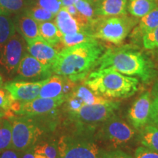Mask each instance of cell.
<instances>
[{"label":"cell","mask_w":158,"mask_h":158,"mask_svg":"<svg viewBox=\"0 0 158 158\" xmlns=\"http://www.w3.org/2000/svg\"><path fill=\"white\" fill-rule=\"evenodd\" d=\"M158 27V7L150 11L148 14L142 17L137 27L133 29L132 37H139L148 31Z\"/></svg>","instance_id":"obj_19"},{"label":"cell","mask_w":158,"mask_h":158,"mask_svg":"<svg viewBox=\"0 0 158 158\" xmlns=\"http://www.w3.org/2000/svg\"><path fill=\"white\" fill-rule=\"evenodd\" d=\"M39 32L41 38L53 46H56L60 43L62 36V34L53 21L39 23Z\"/></svg>","instance_id":"obj_20"},{"label":"cell","mask_w":158,"mask_h":158,"mask_svg":"<svg viewBox=\"0 0 158 158\" xmlns=\"http://www.w3.org/2000/svg\"><path fill=\"white\" fill-rule=\"evenodd\" d=\"M70 94L80 98L84 105L106 103V102L110 101L109 99L98 95L87 86H83V85H80L78 86H76V87L71 92Z\"/></svg>","instance_id":"obj_21"},{"label":"cell","mask_w":158,"mask_h":158,"mask_svg":"<svg viewBox=\"0 0 158 158\" xmlns=\"http://www.w3.org/2000/svg\"><path fill=\"white\" fill-rule=\"evenodd\" d=\"M12 148V124L10 119L0 118V152Z\"/></svg>","instance_id":"obj_25"},{"label":"cell","mask_w":158,"mask_h":158,"mask_svg":"<svg viewBox=\"0 0 158 158\" xmlns=\"http://www.w3.org/2000/svg\"><path fill=\"white\" fill-rule=\"evenodd\" d=\"M47 78L37 81H26L15 80L4 84V89L7 91L13 101L27 102L38 98L40 91Z\"/></svg>","instance_id":"obj_11"},{"label":"cell","mask_w":158,"mask_h":158,"mask_svg":"<svg viewBox=\"0 0 158 158\" xmlns=\"http://www.w3.org/2000/svg\"><path fill=\"white\" fill-rule=\"evenodd\" d=\"M157 59H158V56H157Z\"/></svg>","instance_id":"obj_45"},{"label":"cell","mask_w":158,"mask_h":158,"mask_svg":"<svg viewBox=\"0 0 158 158\" xmlns=\"http://www.w3.org/2000/svg\"><path fill=\"white\" fill-rule=\"evenodd\" d=\"M23 13L32 18L38 23L53 21L54 19L55 15H56L51 12L43 8V7L35 5L27 6L23 10Z\"/></svg>","instance_id":"obj_28"},{"label":"cell","mask_w":158,"mask_h":158,"mask_svg":"<svg viewBox=\"0 0 158 158\" xmlns=\"http://www.w3.org/2000/svg\"><path fill=\"white\" fill-rule=\"evenodd\" d=\"M21 158H35L34 149L31 148L24 152H21Z\"/></svg>","instance_id":"obj_37"},{"label":"cell","mask_w":158,"mask_h":158,"mask_svg":"<svg viewBox=\"0 0 158 158\" xmlns=\"http://www.w3.org/2000/svg\"><path fill=\"white\" fill-rule=\"evenodd\" d=\"M140 141L143 147L158 152V127L153 125L145 126L141 132Z\"/></svg>","instance_id":"obj_23"},{"label":"cell","mask_w":158,"mask_h":158,"mask_svg":"<svg viewBox=\"0 0 158 158\" xmlns=\"http://www.w3.org/2000/svg\"><path fill=\"white\" fill-rule=\"evenodd\" d=\"M105 122L102 135L114 147L127 143L133 138L135 132L125 122L110 117Z\"/></svg>","instance_id":"obj_10"},{"label":"cell","mask_w":158,"mask_h":158,"mask_svg":"<svg viewBox=\"0 0 158 158\" xmlns=\"http://www.w3.org/2000/svg\"><path fill=\"white\" fill-rule=\"evenodd\" d=\"M64 98H43L38 97L27 102L13 101L11 110L21 116H36L51 113L63 102Z\"/></svg>","instance_id":"obj_9"},{"label":"cell","mask_w":158,"mask_h":158,"mask_svg":"<svg viewBox=\"0 0 158 158\" xmlns=\"http://www.w3.org/2000/svg\"><path fill=\"white\" fill-rule=\"evenodd\" d=\"M92 1V2L94 4V5H95V4H97L98 2H99L100 1H101V0H91Z\"/></svg>","instance_id":"obj_44"},{"label":"cell","mask_w":158,"mask_h":158,"mask_svg":"<svg viewBox=\"0 0 158 158\" xmlns=\"http://www.w3.org/2000/svg\"><path fill=\"white\" fill-rule=\"evenodd\" d=\"M75 83L66 77L55 74L46 79L40 91L39 97L43 98H63L66 100L76 87Z\"/></svg>","instance_id":"obj_12"},{"label":"cell","mask_w":158,"mask_h":158,"mask_svg":"<svg viewBox=\"0 0 158 158\" xmlns=\"http://www.w3.org/2000/svg\"><path fill=\"white\" fill-rule=\"evenodd\" d=\"M5 115H6V114H5V112H2L0 110V118H3L4 116H5Z\"/></svg>","instance_id":"obj_43"},{"label":"cell","mask_w":158,"mask_h":158,"mask_svg":"<svg viewBox=\"0 0 158 158\" xmlns=\"http://www.w3.org/2000/svg\"><path fill=\"white\" fill-rule=\"evenodd\" d=\"M151 94L146 92L136 99L128 112V117L135 128L145 125L150 118L152 108Z\"/></svg>","instance_id":"obj_14"},{"label":"cell","mask_w":158,"mask_h":158,"mask_svg":"<svg viewBox=\"0 0 158 158\" xmlns=\"http://www.w3.org/2000/svg\"><path fill=\"white\" fill-rule=\"evenodd\" d=\"M93 35L89 31H81V32L74 33L70 35H63L61 37L60 43H62L63 45L67 47L73 46V45L80 44V43L90 42V41L95 40Z\"/></svg>","instance_id":"obj_24"},{"label":"cell","mask_w":158,"mask_h":158,"mask_svg":"<svg viewBox=\"0 0 158 158\" xmlns=\"http://www.w3.org/2000/svg\"><path fill=\"white\" fill-rule=\"evenodd\" d=\"M4 81H3V78L2 76L1 73H0V88H3L4 87Z\"/></svg>","instance_id":"obj_42"},{"label":"cell","mask_w":158,"mask_h":158,"mask_svg":"<svg viewBox=\"0 0 158 158\" xmlns=\"http://www.w3.org/2000/svg\"><path fill=\"white\" fill-rule=\"evenodd\" d=\"M74 5L80 14L89 22L91 27V25L98 17L94 12V4L91 0H76Z\"/></svg>","instance_id":"obj_29"},{"label":"cell","mask_w":158,"mask_h":158,"mask_svg":"<svg viewBox=\"0 0 158 158\" xmlns=\"http://www.w3.org/2000/svg\"><path fill=\"white\" fill-rule=\"evenodd\" d=\"M12 124V149L24 152L42 141L47 129L29 116H10Z\"/></svg>","instance_id":"obj_5"},{"label":"cell","mask_w":158,"mask_h":158,"mask_svg":"<svg viewBox=\"0 0 158 158\" xmlns=\"http://www.w3.org/2000/svg\"><path fill=\"white\" fill-rule=\"evenodd\" d=\"M26 49L27 42L17 31L5 43L0 45V66L7 74L15 73Z\"/></svg>","instance_id":"obj_7"},{"label":"cell","mask_w":158,"mask_h":158,"mask_svg":"<svg viewBox=\"0 0 158 158\" xmlns=\"http://www.w3.org/2000/svg\"><path fill=\"white\" fill-rule=\"evenodd\" d=\"M137 21L127 15L111 17L98 16L90 27L94 38L101 39L114 44H119L127 37Z\"/></svg>","instance_id":"obj_4"},{"label":"cell","mask_w":158,"mask_h":158,"mask_svg":"<svg viewBox=\"0 0 158 158\" xmlns=\"http://www.w3.org/2000/svg\"><path fill=\"white\" fill-rule=\"evenodd\" d=\"M157 7L155 0H130L127 5L129 13L133 16L142 18Z\"/></svg>","instance_id":"obj_22"},{"label":"cell","mask_w":158,"mask_h":158,"mask_svg":"<svg viewBox=\"0 0 158 158\" xmlns=\"http://www.w3.org/2000/svg\"><path fill=\"white\" fill-rule=\"evenodd\" d=\"M142 40L146 49L152 50L158 48V27L144 34Z\"/></svg>","instance_id":"obj_32"},{"label":"cell","mask_w":158,"mask_h":158,"mask_svg":"<svg viewBox=\"0 0 158 158\" xmlns=\"http://www.w3.org/2000/svg\"><path fill=\"white\" fill-rule=\"evenodd\" d=\"M127 0H101L94 5L97 16L111 17L127 15Z\"/></svg>","instance_id":"obj_18"},{"label":"cell","mask_w":158,"mask_h":158,"mask_svg":"<svg viewBox=\"0 0 158 158\" xmlns=\"http://www.w3.org/2000/svg\"><path fill=\"white\" fill-rule=\"evenodd\" d=\"M118 107V102L110 100L106 103L84 105L76 112L70 114L80 123L98 124L100 122H105L111 117Z\"/></svg>","instance_id":"obj_8"},{"label":"cell","mask_w":158,"mask_h":158,"mask_svg":"<svg viewBox=\"0 0 158 158\" xmlns=\"http://www.w3.org/2000/svg\"><path fill=\"white\" fill-rule=\"evenodd\" d=\"M17 80L19 79L48 78L53 73L50 67L39 62L31 54H25L20 61L15 72Z\"/></svg>","instance_id":"obj_13"},{"label":"cell","mask_w":158,"mask_h":158,"mask_svg":"<svg viewBox=\"0 0 158 158\" xmlns=\"http://www.w3.org/2000/svg\"><path fill=\"white\" fill-rule=\"evenodd\" d=\"M76 0H61L63 7H68V6L74 5Z\"/></svg>","instance_id":"obj_40"},{"label":"cell","mask_w":158,"mask_h":158,"mask_svg":"<svg viewBox=\"0 0 158 158\" xmlns=\"http://www.w3.org/2000/svg\"><path fill=\"white\" fill-rule=\"evenodd\" d=\"M27 7V0H0V13L2 14H19Z\"/></svg>","instance_id":"obj_26"},{"label":"cell","mask_w":158,"mask_h":158,"mask_svg":"<svg viewBox=\"0 0 158 158\" xmlns=\"http://www.w3.org/2000/svg\"><path fill=\"white\" fill-rule=\"evenodd\" d=\"M135 158H158V152L145 147H139L135 151Z\"/></svg>","instance_id":"obj_34"},{"label":"cell","mask_w":158,"mask_h":158,"mask_svg":"<svg viewBox=\"0 0 158 158\" xmlns=\"http://www.w3.org/2000/svg\"><path fill=\"white\" fill-rule=\"evenodd\" d=\"M33 149L35 153L41 154L48 158H60L57 142L41 141L37 143Z\"/></svg>","instance_id":"obj_30"},{"label":"cell","mask_w":158,"mask_h":158,"mask_svg":"<svg viewBox=\"0 0 158 158\" xmlns=\"http://www.w3.org/2000/svg\"><path fill=\"white\" fill-rule=\"evenodd\" d=\"M16 31L10 15L0 13V45L5 43Z\"/></svg>","instance_id":"obj_27"},{"label":"cell","mask_w":158,"mask_h":158,"mask_svg":"<svg viewBox=\"0 0 158 158\" xmlns=\"http://www.w3.org/2000/svg\"><path fill=\"white\" fill-rule=\"evenodd\" d=\"M13 21L15 30L24 38L27 43L40 38L39 23L23 12L15 15Z\"/></svg>","instance_id":"obj_16"},{"label":"cell","mask_w":158,"mask_h":158,"mask_svg":"<svg viewBox=\"0 0 158 158\" xmlns=\"http://www.w3.org/2000/svg\"><path fill=\"white\" fill-rule=\"evenodd\" d=\"M98 65V69L111 68L125 76H137L144 82L152 80L156 75L152 61L137 48L129 45L108 49Z\"/></svg>","instance_id":"obj_2"},{"label":"cell","mask_w":158,"mask_h":158,"mask_svg":"<svg viewBox=\"0 0 158 158\" xmlns=\"http://www.w3.org/2000/svg\"><path fill=\"white\" fill-rule=\"evenodd\" d=\"M54 21L62 35L74 34L81 31H88L69 13L65 7H62L56 13Z\"/></svg>","instance_id":"obj_17"},{"label":"cell","mask_w":158,"mask_h":158,"mask_svg":"<svg viewBox=\"0 0 158 158\" xmlns=\"http://www.w3.org/2000/svg\"><path fill=\"white\" fill-rule=\"evenodd\" d=\"M13 101L7 91L0 88V110L2 112L9 111L11 109Z\"/></svg>","instance_id":"obj_33"},{"label":"cell","mask_w":158,"mask_h":158,"mask_svg":"<svg viewBox=\"0 0 158 158\" xmlns=\"http://www.w3.org/2000/svg\"><path fill=\"white\" fill-rule=\"evenodd\" d=\"M0 158H21V152L10 148L0 152Z\"/></svg>","instance_id":"obj_36"},{"label":"cell","mask_w":158,"mask_h":158,"mask_svg":"<svg viewBox=\"0 0 158 158\" xmlns=\"http://www.w3.org/2000/svg\"><path fill=\"white\" fill-rule=\"evenodd\" d=\"M29 5L43 7L55 15L63 7L61 0H27V6Z\"/></svg>","instance_id":"obj_31"},{"label":"cell","mask_w":158,"mask_h":158,"mask_svg":"<svg viewBox=\"0 0 158 158\" xmlns=\"http://www.w3.org/2000/svg\"><path fill=\"white\" fill-rule=\"evenodd\" d=\"M100 158H116L115 157V151L110 152L102 153Z\"/></svg>","instance_id":"obj_39"},{"label":"cell","mask_w":158,"mask_h":158,"mask_svg":"<svg viewBox=\"0 0 158 158\" xmlns=\"http://www.w3.org/2000/svg\"><path fill=\"white\" fill-rule=\"evenodd\" d=\"M84 84L99 96L107 99H120L135 94L138 89L139 81L111 68H104L91 73Z\"/></svg>","instance_id":"obj_3"},{"label":"cell","mask_w":158,"mask_h":158,"mask_svg":"<svg viewBox=\"0 0 158 158\" xmlns=\"http://www.w3.org/2000/svg\"><path fill=\"white\" fill-rule=\"evenodd\" d=\"M115 157L116 158H133L128 154L124 152L117 150L115 151Z\"/></svg>","instance_id":"obj_38"},{"label":"cell","mask_w":158,"mask_h":158,"mask_svg":"<svg viewBox=\"0 0 158 158\" xmlns=\"http://www.w3.org/2000/svg\"><path fill=\"white\" fill-rule=\"evenodd\" d=\"M42 38L27 43V51L39 62L51 68L59 51Z\"/></svg>","instance_id":"obj_15"},{"label":"cell","mask_w":158,"mask_h":158,"mask_svg":"<svg viewBox=\"0 0 158 158\" xmlns=\"http://www.w3.org/2000/svg\"><path fill=\"white\" fill-rule=\"evenodd\" d=\"M103 53V46L97 40L67 47L59 52L51 71L73 82L81 81L98 64Z\"/></svg>","instance_id":"obj_1"},{"label":"cell","mask_w":158,"mask_h":158,"mask_svg":"<svg viewBox=\"0 0 158 158\" xmlns=\"http://www.w3.org/2000/svg\"><path fill=\"white\" fill-rule=\"evenodd\" d=\"M149 119L154 124L158 127V93L155 96L153 101L152 102Z\"/></svg>","instance_id":"obj_35"},{"label":"cell","mask_w":158,"mask_h":158,"mask_svg":"<svg viewBox=\"0 0 158 158\" xmlns=\"http://www.w3.org/2000/svg\"><path fill=\"white\" fill-rule=\"evenodd\" d=\"M35 158H48V157H47L46 156L41 155V154H38V153L35 152Z\"/></svg>","instance_id":"obj_41"},{"label":"cell","mask_w":158,"mask_h":158,"mask_svg":"<svg viewBox=\"0 0 158 158\" xmlns=\"http://www.w3.org/2000/svg\"><path fill=\"white\" fill-rule=\"evenodd\" d=\"M57 143L60 158H100L102 154L98 143L89 138L63 135Z\"/></svg>","instance_id":"obj_6"}]
</instances>
